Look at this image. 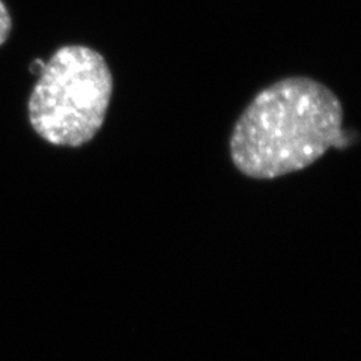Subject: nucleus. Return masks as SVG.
Instances as JSON below:
<instances>
[{
	"label": "nucleus",
	"mask_w": 361,
	"mask_h": 361,
	"mask_svg": "<svg viewBox=\"0 0 361 361\" xmlns=\"http://www.w3.org/2000/svg\"><path fill=\"white\" fill-rule=\"evenodd\" d=\"M343 109L329 87L290 77L261 90L235 123L231 155L245 176L273 179L345 145Z\"/></svg>",
	"instance_id": "obj_1"
},
{
	"label": "nucleus",
	"mask_w": 361,
	"mask_h": 361,
	"mask_svg": "<svg viewBox=\"0 0 361 361\" xmlns=\"http://www.w3.org/2000/svg\"><path fill=\"white\" fill-rule=\"evenodd\" d=\"M113 92L106 59L85 45L56 50L29 98L32 128L54 146L80 148L103 127Z\"/></svg>",
	"instance_id": "obj_2"
},
{
	"label": "nucleus",
	"mask_w": 361,
	"mask_h": 361,
	"mask_svg": "<svg viewBox=\"0 0 361 361\" xmlns=\"http://www.w3.org/2000/svg\"><path fill=\"white\" fill-rule=\"evenodd\" d=\"M11 27H13V20H11L9 11L6 5L0 0V45H2L11 33Z\"/></svg>",
	"instance_id": "obj_3"
}]
</instances>
